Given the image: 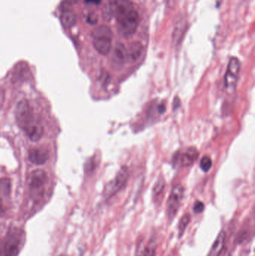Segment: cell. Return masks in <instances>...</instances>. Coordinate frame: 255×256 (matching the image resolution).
<instances>
[{
    "label": "cell",
    "mask_w": 255,
    "mask_h": 256,
    "mask_svg": "<svg viewBox=\"0 0 255 256\" xmlns=\"http://www.w3.org/2000/svg\"><path fill=\"white\" fill-rule=\"evenodd\" d=\"M3 100H4V92L0 91V106L2 104Z\"/></svg>",
    "instance_id": "d4e9b609"
},
{
    "label": "cell",
    "mask_w": 255,
    "mask_h": 256,
    "mask_svg": "<svg viewBox=\"0 0 255 256\" xmlns=\"http://www.w3.org/2000/svg\"><path fill=\"white\" fill-rule=\"evenodd\" d=\"M15 118L18 126L25 131L27 136L31 141H38L41 138L43 128L36 120L26 100H20L16 105Z\"/></svg>",
    "instance_id": "7a4b0ae2"
},
{
    "label": "cell",
    "mask_w": 255,
    "mask_h": 256,
    "mask_svg": "<svg viewBox=\"0 0 255 256\" xmlns=\"http://www.w3.org/2000/svg\"><path fill=\"white\" fill-rule=\"evenodd\" d=\"M19 252V240L12 234L3 246V256H16Z\"/></svg>",
    "instance_id": "9c48e42d"
},
{
    "label": "cell",
    "mask_w": 255,
    "mask_h": 256,
    "mask_svg": "<svg viewBox=\"0 0 255 256\" xmlns=\"http://www.w3.org/2000/svg\"><path fill=\"white\" fill-rule=\"evenodd\" d=\"M3 246H4V243L0 240V256H3Z\"/></svg>",
    "instance_id": "cb8c5ba5"
},
{
    "label": "cell",
    "mask_w": 255,
    "mask_h": 256,
    "mask_svg": "<svg viewBox=\"0 0 255 256\" xmlns=\"http://www.w3.org/2000/svg\"><path fill=\"white\" fill-rule=\"evenodd\" d=\"M199 156V152L196 148L192 147L187 149L181 156H178L181 160V165L183 166H190L193 165V162L197 160Z\"/></svg>",
    "instance_id": "8fae6325"
},
{
    "label": "cell",
    "mask_w": 255,
    "mask_h": 256,
    "mask_svg": "<svg viewBox=\"0 0 255 256\" xmlns=\"http://www.w3.org/2000/svg\"><path fill=\"white\" fill-rule=\"evenodd\" d=\"M61 21V24L65 28H70L76 25L77 18H76V14L73 10H64V12H62Z\"/></svg>",
    "instance_id": "4fadbf2b"
},
{
    "label": "cell",
    "mask_w": 255,
    "mask_h": 256,
    "mask_svg": "<svg viewBox=\"0 0 255 256\" xmlns=\"http://www.w3.org/2000/svg\"><path fill=\"white\" fill-rule=\"evenodd\" d=\"M212 160L209 156H203L200 162V167L202 171L205 172H208L212 168Z\"/></svg>",
    "instance_id": "ac0fdd59"
},
{
    "label": "cell",
    "mask_w": 255,
    "mask_h": 256,
    "mask_svg": "<svg viewBox=\"0 0 255 256\" xmlns=\"http://www.w3.org/2000/svg\"><path fill=\"white\" fill-rule=\"evenodd\" d=\"M186 28H187V22H186L185 21H180V22H178V24H177V26L176 28H175L173 34L174 42H175L177 44L181 43L183 36H184V32H185Z\"/></svg>",
    "instance_id": "9a60e30c"
},
{
    "label": "cell",
    "mask_w": 255,
    "mask_h": 256,
    "mask_svg": "<svg viewBox=\"0 0 255 256\" xmlns=\"http://www.w3.org/2000/svg\"><path fill=\"white\" fill-rule=\"evenodd\" d=\"M85 3L87 4H100L101 0H85Z\"/></svg>",
    "instance_id": "7402d4cb"
},
{
    "label": "cell",
    "mask_w": 255,
    "mask_h": 256,
    "mask_svg": "<svg viewBox=\"0 0 255 256\" xmlns=\"http://www.w3.org/2000/svg\"><path fill=\"white\" fill-rule=\"evenodd\" d=\"M205 210V204L202 202L197 201L193 206V210L196 214H201Z\"/></svg>",
    "instance_id": "44dd1931"
},
{
    "label": "cell",
    "mask_w": 255,
    "mask_h": 256,
    "mask_svg": "<svg viewBox=\"0 0 255 256\" xmlns=\"http://www.w3.org/2000/svg\"><path fill=\"white\" fill-rule=\"evenodd\" d=\"M128 58L127 56V50L122 44H117L114 50L112 60L115 64H121Z\"/></svg>",
    "instance_id": "7c38bea8"
},
{
    "label": "cell",
    "mask_w": 255,
    "mask_h": 256,
    "mask_svg": "<svg viewBox=\"0 0 255 256\" xmlns=\"http://www.w3.org/2000/svg\"><path fill=\"white\" fill-rule=\"evenodd\" d=\"M3 212L2 201H1V197H0V214Z\"/></svg>",
    "instance_id": "4316f807"
},
{
    "label": "cell",
    "mask_w": 255,
    "mask_h": 256,
    "mask_svg": "<svg viewBox=\"0 0 255 256\" xmlns=\"http://www.w3.org/2000/svg\"><path fill=\"white\" fill-rule=\"evenodd\" d=\"M113 9L120 34L126 38L133 36L139 24V15L133 8V3L130 0H115Z\"/></svg>",
    "instance_id": "6da1fadb"
},
{
    "label": "cell",
    "mask_w": 255,
    "mask_h": 256,
    "mask_svg": "<svg viewBox=\"0 0 255 256\" xmlns=\"http://www.w3.org/2000/svg\"><path fill=\"white\" fill-rule=\"evenodd\" d=\"M158 112H160V114H164L165 111H166V108H165L164 105H160L158 106V109H157Z\"/></svg>",
    "instance_id": "603a6c76"
},
{
    "label": "cell",
    "mask_w": 255,
    "mask_h": 256,
    "mask_svg": "<svg viewBox=\"0 0 255 256\" xmlns=\"http://www.w3.org/2000/svg\"><path fill=\"white\" fill-rule=\"evenodd\" d=\"M226 234L225 232L222 231L216 239L208 256H220L226 246Z\"/></svg>",
    "instance_id": "30bf717a"
},
{
    "label": "cell",
    "mask_w": 255,
    "mask_h": 256,
    "mask_svg": "<svg viewBox=\"0 0 255 256\" xmlns=\"http://www.w3.org/2000/svg\"><path fill=\"white\" fill-rule=\"evenodd\" d=\"M10 180L7 178H3L0 180V192H2L4 195H7L10 192Z\"/></svg>",
    "instance_id": "d6986e66"
},
{
    "label": "cell",
    "mask_w": 255,
    "mask_h": 256,
    "mask_svg": "<svg viewBox=\"0 0 255 256\" xmlns=\"http://www.w3.org/2000/svg\"><path fill=\"white\" fill-rule=\"evenodd\" d=\"M156 248H157V244H156L155 240H150L149 243L147 244L144 250V256H155Z\"/></svg>",
    "instance_id": "e0dca14e"
},
{
    "label": "cell",
    "mask_w": 255,
    "mask_h": 256,
    "mask_svg": "<svg viewBox=\"0 0 255 256\" xmlns=\"http://www.w3.org/2000/svg\"><path fill=\"white\" fill-rule=\"evenodd\" d=\"M241 72V62L236 57H232L229 60L227 70L225 75V87L228 91L232 92L237 88Z\"/></svg>",
    "instance_id": "5b68a950"
},
{
    "label": "cell",
    "mask_w": 255,
    "mask_h": 256,
    "mask_svg": "<svg viewBox=\"0 0 255 256\" xmlns=\"http://www.w3.org/2000/svg\"><path fill=\"white\" fill-rule=\"evenodd\" d=\"M93 45L96 50L106 56L110 52L112 48V32L107 26L101 25L93 30L91 32Z\"/></svg>",
    "instance_id": "3957f363"
},
{
    "label": "cell",
    "mask_w": 255,
    "mask_h": 256,
    "mask_svg": "<svg viewBox=\"0 0 255 256\" xmlns=\"http://www.w3.org/2000/svg\"><path fill=\"white\" fill-rule=\"evenodd\" d=\"M190 221V215L187 214L184 215L180 220L179 224H178V238H181L183 236H184V232H185L186 228L188 226L189 224Z\"/></svg>",
    "instance_id": "2e32d148"
},
{
    "label": "cell",
    "mask_w": 255,
    "mask_h": 256,
    "mask_svg": "<svg viewBox=\"0 0 255 256\" xmlns=\"http://www.w3.org/2000/svg\"><path fill=\"white\" fill-rule=\"evenodd\" d=\"M65 1L70 3V4L72 6L73 4H76V3H77L79 0H65Z\"/></svg>",
    "instance_id": "484cf974"
},
{
    "label": "cell",
    "mask_w": 255,
    "mask_h": 256,
    "mask_svg": "<svg viewBox=\"0 0 255 256\" xmlns=\"http://www.w3.org/2000/svg\"><path fill=\"white\" fill-rule=\"evenodd\" d=\"M165 188V182L163 180H160L159 182H157V183L156 184L155 186H154V194L155 196H158L159 195L162 194L163 190H164Z\"/></svg>",
    "instance_id": "ffe728a7"
},
{
    "label": "cell",
    "mask_w": 255,
    "mask_h": 256,
    "mask_svg": "<svg viewBox=\"0 0 255 256\" xmlns=\"http://www.w3.org/2000/svg\"><path fill=\"white\" fill-rule=\"evenodd\" d=\"M47 180V176L43 170H37L33 171L30 176L29 188L31 192L39 194L43 190Z\"/></svg>",
    "instance_id": "52a82bcc"
},
{
    "label": "cell",
    "mask_w": 255,
    "mask_h": 256,
    "mask_svg": "<svg viewBox=\"0 0 255 256\" xmlns=\"http://www.w3.org/2000/svg\"><path fill=\"white\" fill-rule=\"evenodd\" d=\"M129 168L127 166H123L118 172L115 179L111 182L105 190V196L109 198L116 195L121 190L125 188L129 178Z\"/></svg>",
    "instance_id": "8992f818"
},
{
    "label": "cell",
    "mask_w": 255,
    "mask_h": 256,
    "mask_svg": "<svg viewBox=\"0 0 255 256\" xmlns=\"http://www.w3.org/2000/svg\"><path fill=\"white\" fill-rule=\"evenodd\" d=\"M49 153L47 149L43 146L34 147L28 152V160L36 165H42L47 161Z\"/></svg>",
    "instance_id": "ba28073f"
},
{
    "label": "cell",
    "mask_w": 255,
    "mask_h": 256,
    "mask_svg": "<svg viewBox=\"0 0 255 256\" xmlns=\"http://www.w3.org/2000/svg\"><path fill=\"white\" fill-rule=\"evenodd\" d=\"M142 46L139 42H133L127 50V56L133 61H136L140 57L142 54Z\"/></svg>",
    "instance_id": "5bb4252c"
},
{
    "label": "cell",
    "mask_w": 255,
    "mask_h": 256,
    "mask_svg": "<svg viewBox=\"0 0 255 256\" xmlns=\"http://www.w3.org/2000/svg\"><path fill=\"white\" fill-rule=\"evenodd\" d=\"M184 196V188L181 184L174 186L167 202V215L169 220L172 221L176 216Z\"/></svg>",
    "instance_id": "277c9868"
}]
</instances>
